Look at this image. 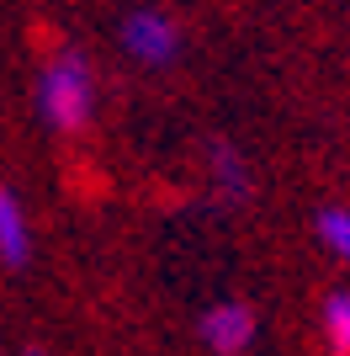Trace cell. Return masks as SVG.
Instances as JSON below:
<instances>
[{
    "mask_svg": "<svg viewBox=\"0 0 350 356\" xmlns=\"http://www.w3.org/2000/svg\"><path fill=\"white\" fill-rule=\"evenodd\" d=\"M319 239L329 245V255H340V261H350V208H319Z\"/></svg>",
    "mask_w": 350,
    "mask_h": 356,
    "instance_id": "cell-7",
    "label": "cell"
},
{
    "mask_svg": "<svg viewBox=\"0 0 350 356\" xmlns=\"http://www.w3.org/2000/svg\"><path fill=\"white\" fill-rule=\"evenodd\" d=\"M32 255V229H27V213L16 202L11 186H0V266L22 271Z\"/></svg>",
    "mask_w": 350,
    "mask_h": 356,
    "instance_id": "cell-4",
    "label": "cell"
},
{
    "mask_svg": "<svg viewBox=\"0 0 350 356\" xmlns=\"http://www.w3.org/2000/svg\"><path fill=\"white\" fill-rule=\"evenodd\" d=\"M22 356H53V351H48V346H38V341H27V346H22Z\"/></svg>",
    "mask_w": 350,
    "mask_h": 356,
    "instance_id": "cell-8",
    "label": "cell"
},
{
    "mask_svg": "<svg viewBox=\"0 0 350 356\" xmlns=\"http://www.w3.org/2000/svg\"><path fill=\"white\" fill-rule=\"evenodd\" d=\"M122 48L138 64H170L181 54V27L165 11H133L122 22Z\"/></svg>",
    "mask_w": 350,
    "mask_h": 356,
    "instance_id": "cell-2",
    "label": "cell"
},
{
    "mask_svg": "<svg viewBox=\"0 0 350 356\" xmlns=\"http://www.w3.org/2000/svg\"><path fill=\"white\" fill-rule=\"evenodd\" d=\"M324 341L335 356H350V293L324 298Z\"/></svg>",
    "mask_w": 350,
    "mask_h": 356,
    "instance_id": "cell-6",
    "label": "cell"
},
{
    "mask_svg": "<svg viewBox=\"0 0 350 356\" xmlns=\"http://www.w3.org/2000/svg\"><path fill=\"white\" fill-rule=\"evenodd\" d=\"M90 102H96L90 64L80 59L74 48L53 54V64H48L43 80H38V112H43V122L58 128V134H80L90 122Z\"/></svg>",
    "mask_w": 350,
    "mask_h": 356,
    "instance_id": "cell-1",
    "label": "cell"
},
{
    "mask_svg": "<svg viewBox=\"0 0 350 356\" xmlns=\"http://www.w3.org/2000/svg\"><path fill=\"white\" fill-rule=\"evenodd\" d=\"M212 181H218V192L228 197V202L249 197V165L239 160L228 144H212Z\"/></svg>",
    "mask_w": 350,
    "mask_h": 356,
    "instance_id": "cell-5",
    "label": "cell"
},
{
    "mask_svg": "<svg viewBox=\"0 0 350 356\" xmlns=\"http://www.w3.org/2000/svg\"><path fill=\"white\" fill-rule=\"evenodd\" d=\"M202 346L218 356H244L255 346V309L249 303H212L202 314Z\"/></svg>",
    "mask_w": 350,
    "mask_h": 356,
    "instance_id": "cell-3",
    "label": "cell"
}]
</instances>
